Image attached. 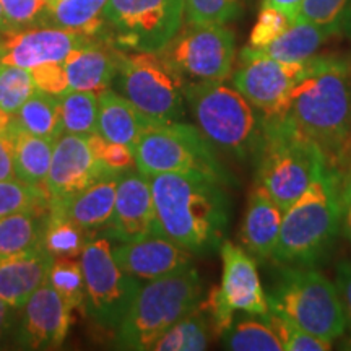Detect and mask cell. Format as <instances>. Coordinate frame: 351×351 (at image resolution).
<instances>
[{
  "label": "cell",
  "instance_id": "cell-1",
  "mask_svg": "<svg viewBox=\"0 0 351 351\" xmlns=\"http://www.w3.org/2000/svg\"><path fill=\"white\" fill-rule=\"evenodd\" d=\"M148 178L158 232L195 256L219 251L230 218L225 182L200 173H161Z\"/></svg>",
  "mask_w": 351,
  "mask_h": 351
},
{
  "label": "cell",
  "instance_id": "cell-2",
  "mask_svg": "<svg viewBox=\"0 0 351 351\" xmlns=\"http://www.w3.org/2000/svg\"><path fill=\"white\" fill-rule=\"evenodd\" d=\"M289 121L314 142L327 165L339 168L351 156V64L314 56L311 69L291 93Z\"/></svg>",
  "mask_w": 351,
  "mask_h": 351
},
{
  "label": "cell",
  "instance_id": "cell-3",
  "mask_svg": "<svg viewBox=\"0 0 351 351\" xmlns=\"http://www.w3.org/2000/svg\"><path fill=\"white\" fill-rule=\"evenodd\" d=\"M340 228L339 169L327 165L283 213L271 258L282 265L313 267L332 247Z\"/></svg>",
  "mask_w": 351,
  "mask_h": 351
},
{
  "label": "cell",
  "instance_id": "cell-4",
  "mask_svg": "<svg viewBox=\"0 0 351 351\" xmlns=\"http://www.w3.org/2000/svg\"><path fill=\"white\" fill-rule=\"evenodd\" d=\"M257 184L269 192L285 213L327 166L320 148L283 116H262L257 148Z\"/></svg>",
  "mask_w": 351,
  "mask_h": 351
},
{
  "label": "cell",
  "instance_id": "cell-5",
  "mask_svg": "<svg viewBox=\"0 0 351 351\" xmlns=\"http://www.w3.org/2000/svg\"><path fill=\"white\" fill-rule=\"evenodd\" d=\"M202 295V280L194 267L145 282L116 328L114 343L121 350H153L178 320L200 304Z\"/></svg>",
  "mask_w": 351,
  "mask_h": 351
},
{
  "label": "cell",
  "instance_id": "cell-6",
  "mask_svg": "<svg viewBox=\"0 0 351 351\" xmlns=\"http://www.w3.org/2000/svg\"><path fill=\"white\" fill-rule=\"evenodd\" d=\"M186 103L197 129L215 147L245 160L256 155L262 137V116L225 82L186 83Z\"/></svg>",
  "mask_w": 351,
  "mask_h": 351
},
{
  "label": "cell",
  "instance_id": "cell-7",
  "mask_svg": "<svg viewBox=\"0 0 351 351\" xmlns=\"http://www.w3.org/2000/svg\"><path fill=\"white\" fill-rule=\"evenodd\" d=\"M267 300L271 311L322 340L333 343L346 330L335 283L311 267L285 265Z\"/></svg>",
  "mask_w": 351,
  "mask_h": 351
},
{
  "label": "cell",
  "instance_id": "cell-8",
  "mask_svg": "<svg viewBox=\"0 0 351 351\" xmlns=\"http://www.w3.org/2000/svg\"><path fill=\"white\" fill-rule=\"evenodd\" d=\"M112 85L153 119L176 122L186 116V80L160 52L121 49Z\"/></svg>",
  "mask_w": 351,
  "mask_h": 351
},
{
  "label": "cell",
  "instance_id": "cell-9",
  "mask_svg": "<svg viewBox=\"0 0 351 351\" xmlns=\"http://www.w3.org/2000/svg\"><path fill=\"white\" fill-rule=\"evenodd\" d=\"M135 168L153 176L161 173H200L226 182L228 174L212 150V143L194 125L158 122L134 148Z\"/></svg>",
  "mask_w": 351,
  "mask_h": 351
},
{
  "label": "cell",
  "instance_id": "cell-10",
  "mask_svg": "<svg viewBox=\"0 0 351 351\" xmlns=\"http://www.w3.org/2000/svg\"><path fill=\"white\" fill-rule=\"evenodd\" d=\"M186 0H108L106 36L122 51L158 52L182 26Z\"/></svg>",
  "mask_w": 351,
  "mask_h": 351
},
{
  "label": "cell",
  "instance_id": "cell-11",
  "mask_svg": "<svg viewBox=\"0 0 351 351\" xmlns=\"http://www.w3.org/2000/svg\"><path fill=\"white\" fill-rule=\"evenodd\" d=\"M80 263L85 280L83 309L101 327L117 328L142 285L122 270L106 236L88 241Z\"/></svg>",
  "mask_w": 351,
  "mask_h": 351
},
{
  "label": "cell",
  "instance_id": "cell-12",
  "mask_svg": "<svg viewBox=\"0 0 351 351\" xmlns=\"http://www.w3.org/2000/svg\"><path fill=\"white\" fill-rule=\"evenodd\" d=\"M158 52L186 83L225 82L234 65L236 41L225 25H187Z\"/></svg>",
  "mask_w": 351,
  "mask_h": 351
},
{
  "label": "cell",
  "instance_id": "cell-13",
  "mask_svg": "<svg viewBox=\"0 0 351 351\" xmlns=\"http://www.w3.org/2000/svg\"><path fill=\"white\" fill-rule=\"evenodd\" d=\"M313 57L302 62H283L270 57L239 56L232 85L262 116L287 114L295 86L311 69Z\"/></svg>",
  "mask_w": 351,
  "mask_h": 351
},
{
  "label": "cell",
  "instance_id": "cell-14",
  "mask_svg": "<svg viewBox=\"0 0 351 351\" xmlns=\"http://www.w3.org/2000/svg\"><path fill=\"white\" fill-rule=\"evenodd\" d=\"M108 173L111 169L96 158L88 135L62 134L54 142L46 179L49 205L67 200Z\"/></svg>",
  "mask_w": 351,
  "mask_h": 351
},
{
  "label": "cell",
  "instance_id": "cell-15",
  "mask_svg": "<svg viewBox=\"0 0 351 351\" xmlns=\"http://www.w3.org/2000/svg\"><path fill=\"white\" fill-rule=\"evenodd\" d=\"M106 238L132 243L158 232L150 178L137 168L121 174L112 217L103 228Z\"/></svg>",
  "mask_w": 351,
  "mask_h": 351
},
{
  "label": "cell",
  "instance_id": "cell-16",
  "mask_svg": "<svg viewBox=\"0 0 351 351\" xmlns=\"http://www.w3.org/2000/svg\"><path fill=\"white\" fill-rule=\"evenodd\" d=\"M99 38V36H98ZM86 34L54 28V26H34L3 33L2 65H13L32 70L41 64L64 62L70 52L93 41Z\"/></svg>",
  "mask_w": 351,
  "mask_h": 351
},
{
  "label": "cell",
  "instance_id": "cell-17",
  "mask_svg": "<svg viewBox=\"0 0 351 351\" xmlns=\"http://www.w3.org/2000/svg\"><path fill=\"white\" fill-rule=\"evenodd\" d=\"M16 341L26 350H56L67 339L72 309L49 282L43 283L25 302Z\"/></svg>",
  "mask_w": 351,
  "mask_h": 351
},
{
  "label": "cell",
  "instance_id": "cell-18",
  "mask_svg": "<svg viewBox=\"0 0 351 351\" xmlns=\"http://www.w3.org/2000/svg\"><path fill=\"white\" fill-rule=\"evenodd\" d=\"M114 257L122 270L134 276L138 282L165 278L192 267V256L182 245L161 234L121 243L112 247Z\"/></svg>",
  "mask_w": 351,
  "mask_h": 351
},
{
  "label": "cell",
  "instance_id": "cell-19",
  "mask_svg": "<svg viewBox=\"0 0 351 351\" xmlns=\"http://www.w3.org/2000/svg\"><path fill=\"white\" fill-rule=\"evenodd\" d=\"M223 261V278L219 291L232 311H243L251 315H265L269 313V300L263 291L257 263L247 251L231 241H223L219 247Z\"/></svg>",
  "mask_w": 351,
  "mask_h": 351
},
{
  "label": "cell",
  "instance_id": "cell-20",
  "mask_svg": "<svg viewBox=\"0 0 351 351\" xmlns=\"http://www.w3.org/2000/svg\"><path fill=\"white\" fill-rule=\"evenodd\" d=\"M54 258L43 244L0 258V298L12 309H21L29 296L47 282Z\"/></svg>",
  "mask_w": 351,
  "mask_h": 351
},
{
  "label": "cell",
  "instance_id": "cell-21",
  "mask_svg": "<svg viewBox=\"0 0 351 351\" xmlns=\"http://www.w3.org/2000/svg\"><path fill=\"white\" fill-rule=\"evenodd\" d=\"M119 51L108 36H99L70 52L64 60L69 91L101 93L109 88L116 75Z\"/></svg>",
  "mask_w": 351,
  "mask_h": 351
},
{
  "label": "cell",
  "instance_id": "cell-22",
  "mask_svg": "<svg viewBox=\"0 0 351 351\" xmlns=\"http://www.w3.org/2000/svg\"><path fill=\"white\" fill-rule=\"evenodd\" d=\"M158 121L145 114L125 96L106 88L98 95V134L109 142L125 145L134 150L142 135Z\"/></svg>",
  "mask_w": 351,
  "mask_h": 351
},
{
  "label": "cell",
  "instance_id": "cell-23",
  "mask_svg": "<svg viewBox=\"0 0 351 351\" xmlns=\"http://www.w3.org/2000/svg\"><path fill=\"white\" fill-rule=\"evenodd\" d=\"M282 219L283 212L278 205L261 184H256L249 195L247 210L241 226V241L254 258L267 261L274 256Z\"/></svg>",
  "mask_w": 351,
  "mask_h": 351
},
{
  "label": "cell",
  "instance_id": "cell-24",
  "mask_svg": "<svg viewBox=\"0 0 351 351\" xmlns=\"http://www.w3.org/2000/svg\"><path fill=\"white\" fill-rule=\"evenodd\" d=\"M121 174L111 171L67 200L51 204L49 208L64 213L86 232L101 230L112 217Z\"/></svg>",
  "mask_w": 351,
  "mask_h": 351
},
{
  "label": "cell",
  "instance_id": "cell-25",
  "mask_svg": "<svg viewBox=\"0 0 351 351\" xmlns=\"http://www.w3.org/2000/svg\"><path fill=\"white\" fill-rule=\"evenodd\" d=\"M339 34L332 26H322L307 21H295L282 36L263 47H244L239 56L270 57L283 62H302L311 59L324 43Z\"/></svg>",
  "mask_w": 351,
  "mask_h": 351
},
{
  "label": "cell",
  "instance_id": "cell-26",
  "mask_svg": "<svg viewBox=\"0 0 351 351\" xmlns=\"http://www.w3.org/2000/svg\"><path fill=\"white\" fill-rule=\"evenodd\" d=\"M108 0H52L44 7L38 25L70 29L86 36L106 34L104 8Z\"/></svg>",
  "mask_w": 351,
  "mask_h": 351
},
{
  "label": "cell",
  "instance_id": "cell-27",
  "mask_svg": "<svg viewBox=\"0 0 351 351\" xmlns=\"http://www.w3.org/2000/svg\"><path fill=\"white\" fill-rule=\"evenodd\" d=\"M8 138L12 140L15 152L16 178L34 186L46 187L54 142L29 134L19 124V121H15Z\"/></svg>",
  "mask_w": 351,
  "mask_h": 351
},
{
  "label": "cell",
  "instance_id": "cell-28",
  "mask_svg": "<svg viewBox=\"0 0 351 351\" xmlns=\"http://www.w3.org/2000/svg\"><path fill=\"white\" fill-rule=\"evenodd\" d=\"M213 326L208 309L200 304L187 315L174 324L168 332L156 341L153 350L156 351H202L212 340Z\"/></svg>",
  "mask_w": 351,
  "mask_h": 351
},
{
  "label": "cell",
  "instance_id": "cell-29",
  "mask_svg": "<svg viewBox=\"0 0 351 351\" xmlns=\"http://www.w3.org/2000/svg\"><path fill=\"white\" fill-rule=\"evenodd\" d=\"M16 121L29 134L56 142L64 134L60 98L36 88L16 112Z\"/></svg>",
  "mask_w": 351,
  "mask_h": 351
},
{
  "label": "cell",
  "instance_id": "cell-30",
  "mask_svg": "<svg viewBox=\"0 0 351 351\" xmlns=\"http://www.w3.org/2000/svg\"><path fill=\"white\" fill-rule=\"evenodd\" d=\"M47 213L21 212L0 218V258L41 244Z\"/></svg>",
  "mask_w": 351,
  "mask_h": 351
},
{
  "label": "cell",
  "instance_id": "cell-31",
  "mask_svg": "<svg viewBox=\"0 0 351 351\" xmlns=\"http://www.w3.org/2000/svg\"><path fill=\"white\" fill-rule=\"evenodd\" d=\"M88 232L72 221L64 213L49 208L41 244L51 256L57 257H80V254L88 243Z\"/></svg>",
  "mask_w": 351,
  "mask_h": 351
},
{
  "label": "cell",
  "instance_id": "cell-32",
  "mask_svg": "<svg viewBox=\"0 0 351 351\" xmlns=\"http://www.w3.org/2000/svg\"><path fill=\"white\" fill-rule=\"evenodd\" d=\"M98 95L96 91H67L59 96L64 134H98Z\"/></svg>",
  "mask_w": 351,
  "mask_h": 351
},
{
  "label": "cell",
  "instance_id": "cell-33",
  "mask_svg": "<svg viewBox=\"0 0 351 351\" xmlns=\"http://www.w3.org/2000/svg\"><path fill=\"white\" fill-rule=\"evenodd\" d=\"M221 340L223 346L231 351H283L282 341L262 317L232 322L221 333Z\"/></svg>",
  "mask_w": 351,
  "mask_h": 351
},
{
  "label": "cell",
  "instance_id": "cell-34",
  "mask_svg": "<svg viewBox=\"0 0 351 351\" xmlns=\"http://www.w3.org/2000/svg\"><path fill=\"white\" fill-rule=\"evenodd\" d=\"M46 187L34 186L19 178L0 181V218L21 212H49Z\"/></svg>",
  "mask_w": 351,
  "mask_h": 351
},
{
  "label": "cell",
  "instance_id": "cell-35",
  "mask_svg": "<svg viewBox=\"0 0 351 351\" xmlns=\"http://www.w3.org/2000/svg\"><path fill=\"white\" fill-rule=\"evenodd\" d=\"M49 282L70 309L83 307L85 301V280L80 261L77 257H57L52 263Z\"/></svg>",
  "mask_w": 351,
  "mask_h": 351
},
{
  "label": "cell",
  "instance_id": "cell-36",
  "mask_svg": "<svg viewBox=\"0 0 351 351\" xmlns=\"http://www.w3.org/2000/svg\"><path fill=\"white\" fill-rule=\"evenodd\" d=\"M261 317L269 324V327L276 333L278 340L282 341L283 350L287 351H327L332 350V341L322 340L313 333L306 332L304 328L296 326L295 322L285 317V315L269 309V313Z\"/></svg>",
  "mask_w": 351,
  "mask_h": 351
},
{
  "label": "cell",
  "instance_id": "cell-37",
  "mask_svg": "<svg viewBox=\"0 0 351 351\" xmlns=\"http://www.w3.org/2000/svg\"><path fill=\"white\" fill-rule=\"evenodd\" d=\"M36 90L29 70L2 65L0 69V109L16 114Z\"/></svg>",
  "mask_w": 351,
  "mask_h": 351
},
{
  "label": "cell",
  "instance_id": "cell-38",
  "mask_svg": "<svg viewBox=\"0 0 351 351\" xmlns=\"http://www.w3.org/2000/svg\"><path fill=\"white\" fill-rule=\"evenodd\" d=\"M241 12V0H186L187 25H226Z\"/></svg>",
  "mask_w": 351,
  "mask_h": 351
},
{
  "label": "cell",
  "instance_id": "cell-39",
  "mask_svg": "<svg viewBox=\"0 0 351 351\" xmlns=\"http://www.w3.org/2000/svg\"><path fill=\"white\" fill-rule=\"evenodd\" d=\"M293 25V20L287 13L274 7H262L258 13L256 25H254L251 38H249V46L251 47H263L276 38H280Z\"/></svg>",
  "mask_w": 351,
  "mask_h": 351
},
{
  "label": "cell",
  "instance_id": "cell-40",
  "mask_svg": "<svg viewBox=\"0 0 351 351\" xmlns=\"http://www.w3.org/2000/svg\"><path fill=\"white\" fill-rule=\"evenodd\" d=\"M88 140H90V145L93 148L96 158L108 169L124 173L127 169L135 168V156L132 148L121 143L109 142V140L101 137L99 134L88 135Z\"/></svg>",
  "mask_w": 351,
  "mask_h": 351
},
{
  "label": "cell",
  "instance_id": "cell-41",
  "mask_svg": "<svg viewBox=\"0 0 351 351\" xmlns=\"http://www.w3.org/2000/svg\"><path fill=\"white\" fill-rule=\"evenodd\" d=\"M348 0H304L296 21L332 26L340 33V19Z\"/></svg>",
  "mask_w": 351,
  "mask_h": 351
},
{
  "label": "cell",
  "instance_id": "cell-42",
  "mask_svg": "<svg viewBox=\"0 0 351 351\" xmlns=\"http://www.w3.org/2000/svg\"><path fill=\"white\" fill-rule=\"evenodd\" d=\"M12 32L38 25L44 10L43 0H2Z\"/></svg>",
  "mask_w": 351,
  "mask_h": 351
},
{
  "label": "cell",
  "instance_id": "cell-43",
  "mask_svg": "<svg viewBox=\"0 0 351 351\" xmlns=\"http://www.w3.org/2000/svg\"><path fill=\"white\" fill-rule=\"evenodd\" d=\"M38 90L54 96H62L69 91L67 73L64 62H47L29 70Z\"/></svg>",
  "mask_w": 351,
  "mask_h": 351
},
{
  "label": "cell",
  "instance_id": "cell-44",
  "mask_svg": "<svg viewBox=\"0 0 351 351\" xmlns=\"http://www.w3.org/2000/svg\"><path fill=\"white\" fill-rule=\"evenodd\" d=\"M337 169H339L341 228H343L346 238L351 241V156Z\"/></svg>",
  "mask_w": 351,
  "mask_h": 351
},
{
  "label": "cell",
  "instance_id": "cell-45",
  "mask_svg": "<svg viewBox=\"0 0 351 351\" xmlns=\"http://www.w3.org/2000/svg\"><path fill=\"white\" fill-rule=\"evenodd\" d=\"M335 287L339 291L341 307H343L346 328L351 333V262H341L337 267Z\"/></svg>",
  "mask_w": 351,
  "mask_h": 351
},
{
  "label": "cell",
  "instance_id": "cell-46",
  "mask_svg": "<svg viewBox=\"0 0 351 351\" xmlns=\"http://www.w3.org/2000/svg\"><path fill=\"white\" fill-rule=\"evenodd\" d=\"M13 178H16L13 143L7 135L0 134V181Z\"/></svg>",
  "mask_w": 351,
  "mask_h": 351
},
{
  "label": "cell",
  "instance_id": "cell-47",
  "mask_svg": "<svg viewBox=\"0 0 351 351\" xmlns=\"http://www.w3.org/2000/svg\"><path fill=\"white\" fill-rule=\"evenodd\" d=\"M302 2H304V0H262V7L278 8V10L287 13L289 19L293 20V23H295Z\"/></svg>",
  "mask_w": 351,
  "mask_h": 351
},
{
  "label": "cell",
  "instance_id": "cell-48",
  "mask_svg": "<svg viewBox=\"0 0 351 351\" xmlns=\"http://www.w3.org/2000/svg\"><path fill=\"white\" fill-rule=\"evenodd\" d=\"M12 322H13L12 307L8 306L2 298H0V341L5 339L8 330L12 328Z\"/></svg>",
  "mask_w": 351,
  "mask_h": 351
},
{
  "label": "cell",
  "instance_id": "cell-49",
  "mask_svg": "<svg viewBox=\"0 0 351 351\" xmlns=\"http://www.w3.org/2000/svg\"><path fill=\"white\" fill-rule=\"evenodd\" d=\"M15 121H16L15 114H10L3 111V109H0V134L7 135L8 137L13 129V125H15Z\"/></svg>",
  "mask_w": 351,
  "mask_h": 351
},
{
  "label": "cell",
  "instance_id": "cell-50",
  "mask_svg": "<svg viewBox=\"0 0 351 351\" xmlns=\"http://www.w3.org/2000/svg\"><path fill=\"white\" fill-rule=\"evenodd\" d=\"M340 33H343L345 36H348L351 39V0L346 2L345 10H343V13H341Z\"/></svg>",
  "mask_w": 351,
  "mask_h": 351
},
{
  "label": "cell",
  "instance_id": "cell-51",
  "mask_svg": "<svg viewBox=\"0 0 351 351\" xmlns=\"http://www.w3.org/2000/svg\"><path fill=\"white\" fill-rule=\"evenodd\" d=\"M10 32H12V28L7 21L5 10H3V5H2V0H0V33H10Z\"/></svg>",
  "mask_w": 351,
  "mask_h": 351
},
{
  "label": "cell",
  "instance_id": "cell-52",
  "mask_svg": "<svg viewBox=\"0 0 351 351\" xmlns=\"http://www.w3.org/2000/svg\"><path fill=\"white\" fill-rule=\"evenodd\" d=\"M2 39H3V33H0V69H2Z\"/></svg>",
  "mask_w": 351,
  "mask_h": 351
},
{
  "label": "cell",
  "instance_id": "cell-53",
  "mask_svg": "<svg viewBox=\"0 0 351 351\" xmlns=\"http://www.w3.org/2000/svg\"><path fill=\"white\" fill-rule=\"evenodd\" d=\"M52 2V0H43V3H44V7H46L47 5V3H51Z\"/></svg>",
  "mask_w": 351,
  "mask_h": 351
}]
</instances>
